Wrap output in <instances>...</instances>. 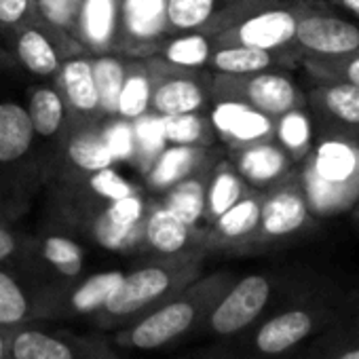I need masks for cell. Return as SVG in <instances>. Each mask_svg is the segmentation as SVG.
Instances as JSON below:
<instances>
[{
    "instance_id": "obj_1",
    "label": "cell",
    "mask_w": 359,
    "mask_h": 359,
    "mask_svg": "<svg viewBox=\"0 0 359 359\" xmlns=\"http://www.w3.org/2000/svg\"><path fill=\"white\" fill-rule=\"evenodd\" d=\"M344 298L346 294L330 283L309 281L248 332L222 340L210 359H287L340 323Z\"/></svg>"
},
{
    "instance_id": "obj_2",
    "label": "cell",
    "mask_w": 359,
    "mask_h": 359,
    "mask_svg": "<svg viewBox=\"0 0 359 359\" xmlns=\"http://www.w3.org/2000/svg\"><path fill=\"white\" fill-rule=\"evenodd\" d=\"M231 271L203 273L193 283L118 327L114 342L129 351H156L199 330L214 302L235 281Z\"/></svg>"
},
{
    "instance_id": "obj_3",
    "label": "cell",
    "mask_w": 359,
    "mask_h": 359,
    "mask_svg": "<svg viewBox=\"0 0 359 359\" xmlns=\"http://www.w3.org/2000/svg\"><path fill=\"white\" fill-rule=\"evenodd\" d=\"M296 171L306 205L319 222L351 214L359 203V140L315 133V144Z\"/></svg>"
},
{
    "instance_id": "obj_4",
    "label": "cell",
    "mask_w": 359,
    "mask_h": 359,
    "mask_svg": "<svg viewBox=\"0 0 359 359\" xmlns=\"http://www.w3.org/2000/svg\"><path fill=\"white\" fill-rule=\"evenodd\" d=\"M208 252L150 258L146 264L123 275L114 296L91 317L100 332H116L158 302L203 275Z\"/></svg>"
},
{
    "instance_id": "obj_5",
    "label": "cell",
    "mask_w": 359,
    "mask_h": 359,
    "mask_svg": "<svg viewBox=\"0 0 359 359\" xmlns=\"http://www.w3.org/2000/svg\"><path fill=\"white\" fill-rule=\"evenodd\" d=\"M304 283L309 281L279 273H250L235 277L224 294L214 302L195 334L220 342L241 336Z\"/></svg>"
},
{
    "instance_id": "obj_6",
    "label": "cell",
    "mask_w": 359,
    "mask_h": 359,
    "mask_svg": "<svg viewBox=\"0 0 359 359\" xmlns=\"http://www.w3.org/2000/svg\"><path fill=\"white\" fill-rule=\"evenodd\" d=\"M317 218L311 214L296 167L279 182L262 191L260 222L252 241L250 254L279 250L300 241L317 229Z\"/></svg>"
},
{
    "instance_id": "obj_7",
    "label": "cell",
    "mask_w": 359,
    "mask_h": 359,
    "mask_svg": "<svg viewBox=\"0 0 359 359\" xmlns=\"http://www.w3.org/2000/svg\"><path fill=\"white\" fill-rule=\"evenodd\" d=\"M137 191L140 187L129 182L116 167H106L76 180L53 182L51 208L62 226L81 235L104 205Z\"/></svg>"
},
{
    "instance_id": "obj_8",
    "label": "cell",
    "mask_w": 359,
    "mask_h": 359,
    "mask_svg": "<svg viewBox=\"0 0 359 359\" xmlns=\"http://www.w3.org/2000/svg\"><path fill=\"white\" fill-rule=\"evenodd\" d=\"M212 100H235L273 118L287 110L306 106L304 91L287 70H264L252 74H212Z\"/></svg>"
},
{
    "instance_id": "obj_9",
    "label": "cell",
    "mask_w": 359,
    "mask_h": 359,
    "mask_svg": "<svg viewBox=\"0 0 359 359\" xmlns=\"http://www.w3.org/2000/svg\"><path fill=\"white\" fill-rule=\"evenodd\" d=\"M315 3L317 0H273L266 7L250 13L235 26L216 34L214 41L216 45H243L266 51H294L292 45L298 20Z\"/></svg>"
},
{
    "instance_id": "obj_10",
    "label": "cell",
    "mask_w": 359,
    "mask_h": 359,
    "mask_svg": "<svg viewBox=\"0 0 359 359\" xmlns=\"http://www.w3.org/2000/svg\"><path fill=\"white\" fill-rule=\"evenodd\" d=\"M152 76L150 112L175 116L189 112H208L212 106V72L177 68L158 55L144 57Z\"/></svg>"
},
{
    "instance_id": "obj_11",
    "label": "cell",
    "mask_w": 359,
    "mask_h": 359,
    "mask_svg": "<svg viewBox=\"0 0 359 359\" xmlns=\"http://www.w3.org/2000/svg\"><path fill=\"white\" fill-rule=\"evenodd\" d=\"M292 49L298 57H340L359 51V22L317 0L298 20Z\"/></svg>"
},
{
    "instance_id": "obj_12",
    "label": "cell",
    "mask_w": 359,
    "mask_h": 359,
    "mask_svg": "<svg viewBox=\"0 0 359 359\" xmlns=\"http://www.w3.org/2000/svg\"><path fill=\"white\" fill-rule=\"evenodd\" d=\"M13 359H118L110 342L97 334L79 336L24 323L7 330Z\"/></svg>"
},
{
    "instance_id": "obj_13",
    "label": "cell",
    "mask_w": 359,
    "mask_h": 359,
    "mask_svg": "<svg viewBox=\"0 0 359 359\" xmlns=\"http://www.w3.org/2000/svg\"><path fill=\"white\" fill-rule=\"evenodd\" d=\"M123 271H102L39 290V319L93 317L118 290Z\"/></svg>"
},
{
    "instance_id": "obj_14",
    "label": "cell",
    "mask_w": 359,
    "mask_h": 359,
    "mask_svg": "<svg viewBox=\"0 0 359 359\" xmlns=\"http://www.w3.org/2000/svg\"><path fill=\"white\" fill-rule=\"evenodd\" d=\"M7 36L18 64L39 79H53L68 57L87 53L72 34L41 20H32L15 28Z\"/></svg>"
},
{
    "instance_id": "obj_15",
    "label": "cell",
    "mask_w": 359,
    "mask_h": 359,
    "mask_svg": "<svg viewBox=\"0 0 359 359\" xmlns=\"http://www.w3.org/2000/svg\"><path fill=\"white\" fill-rule=\"evenodd\" d=\"M148 203L150 199L144 197L142 189L133 195L110 201L91 218L81 235L108 252H140Z\"/></svg>"
},
{
    "instance_id": "obj_16",
    "label": "cell",
    "mask_w": 359,
    "mask_h": 359,
    "mask_svg": "<svg viewBox=\"0 0 359 359\" xmlns=\"http://www.w3.org/2000/svg\"><path fill=\"white\" fill-rule=\"evenodd\" d=\"M55 146L57 152L53 161V182L76 180L93 171L116 165L102 137V121L100 123L70 121Z\"/></svg>"
},
{
    "instance_id": "obj_17",
    "label": "cell",
    "mask_w": 359,
    "mask_h": 359,
    "mask_svg": "<svg viewBox=\"0 0 359 359\" xmlns=\"http://www.w3.org/2000/svg\"><path fill=\"white\" fill-rule=\"evenodd\" d=\"M169 36L165 0H121L114 53L150 57Z\"/></svg>"
},
{
    "instance_id": "obj_18",
    "label": "cell",
    "mask_w": 359,
    "mask_h": 359,
    "mask_svg": "<svg viewBox=\"0 0 359 359\" xmlns=\"http://www.w3.org/2000/svg\"><path fill=\"white\" fill-rule=\"evenodd\" d=\"M22 260L36 271V277L41 279L39 285L49 287L79 279L83 275L85 250L74 237L47 231L39 237H30Z\"/></svg>"
},
{
    "instance_id": "obj_19",
    "label": "cell",
    "mask_w": 359,
    "mask_h": 359,
    "mask_svg": "<svg viewBox=\"0 0 359 359\" xmlns=\"http://www.w3.org/2000/svg\"><path fill=\"white\" fill-rule=\"evenodd\" d=\"M315 133H334L359 140V87L342 83H315L304 91Z\"/></svg>"
},
{
    "instance_id": "obj_20",
    "label": "cell",
    "mask_w": 359,
    "mask_h": 359,
    "mask_svg": "<svg viewBox=\"0 0 359 359\" xmlns=\"http://www.w3.org/2000/svg\"><path fill=\"white\" fill-rule=\"evenodd\" d=\"M262 191H250L231 210L210 222L203 231V250L208 254H237L248 256L252 252V241L260 222Z\"/></svg>"
},
{
    "instance_id": "obj_21",
    "label": "cell",
    "mask_w": 359,
    "mask_h": 359,
    "mask_svg": "<svg viewBox=\"0 0 359 359\" xmlns=\"http://www.w3.org/2000/svg\"><path fill=\"white\" fill-rule=\"evenodd\" d=\"M226 152L216 146H182V144H167L156 158L142 173L148 193L163 195L180 180L189 177L191 173L216 165Z\"/></svg>"
},
{
    "instance_id": "obj_22",
    "label": "cell",
    "mask_w": 359,
    "mask_h": 359,
    "mask_svg": "<svg viewBox=\"0 0 359 359\" xmlns=\"http://www.w3.org/2000/svg\"><path fill=\"white\" fill-rule=\"evenodd\" d=\"M140 252H146L152 258L177 256L187 252H205L203 231L189 226L177 216H173L158 199H154L148 203Z\"/></svg>"
},
{
    "instance_id": "obj_23",
    "label": "cell",
    "mask_w": 359,
    "mask_h": 359,
    "mask_svg": "<svg viewBox=\"0 0 359 359\" xmlns=\"http://www.w3.org/2000/svg\"><path fill=\"white\" fill-rule=\"evenodd\" d=\"M208 114L218 142H222L226 150L271 140L275 133L273 116L235 100H212Z\"/></svg>"
},
{
    "instance_id": "obj_24",
    "label": "cell",
    "mask_w": 359,
    "mask_h": 359,
    "mask_svg": "<svg viewBox=\"0 0 359 359\" xmlns=\"http://www.w3.org/2000/svg\"><path fill=\"white\" fill-rule=\"evenodd\" d=\"M53 85L57 87L70 121L79 123H100V95L93 76V60L89 53H79L68 57L53 76Z\"/></svg>"
},
{
    "instance_id": "obj_25",
    "label": "cell",
    "mask_w": 359,
    "mask_h": 359,
    "mask_svg": "<svg viewBox=\"0 0 359 359\" xmlns=\"http://www.w3.org/2000/svg\"><path fill=\"white\" fill-rule=\"evenodd\" d=\"M226 158L235 165L245 184L254 191H266L285 177L296 165L285 150L271 137L241 148L226 150Z\"/></svg>"
},
{
    "instance_id": "obj_26",
    "label": "cell",
    "mask_w": 359,
    "mask_h": 359,
    "mask_svg": "<svg viewBox=\"0 0 359 359\" xmlns=\"http://www.w3.org/2000/svg\"><path fill=\"white\" fill-rule=\"evenodd\" d=\"M121 0H83L72 36L89 55L114 53Z\"/></svg>"
},
{
    "instance_id": "obj_27",
    "label": "cell",
    "mask_w": 359,
    "mask_h": 359,
    "mask_svg": "<svg viewBox=\"0 0 359 359\" xmlns=\"http://www.w3.org/2000/svg\"><path fill=\"white\" fill-rule=\"evenodd\" d=\"M300 57L294 51H266L243 45H216L208 70L212 74H252L264 70H294Z\"/></svg>"
},
{
    "instance_id": "obj_28",
    "label": "cell",
    "mask_w": 359,
    "mask_h": 359,
    "mask_svg": "<svg viewBox=\"0 0 359 359\" xmlns=\"http://www.w3.org/2000/svg\"><path fill=\"white\" fill-rule=\"evenodd\" d=\"M214 167V165H212ZM212 167H203L189 177L180 180L169 191L163 195H156V199L182 222H187L193 229L205 231V191H208V177Z\"/></svg>"
},
{
    "instance_id": "obj_29",
    "label": "cell",
    "mask_w": 359,
    "mask_h": 359,
    "mask_svg": "<svg viewBox=\"0 0 359 359\" xmlns=\"http://www.w3.org/2000/svg\"><path fill=\"white\" fill-rule=\"evenodd\" d=\"M39 321V285L0 266V330Z\"/></svg>"
},
{
    "instance_id": "obj_30",
    "label": "cell",
    "mask_w": 359,
    "mask_h": 359,
    "mask_svg": "<svg viewBox=\"0 0 359 359\" xmlns=\"http://www.w3.org/2000/svg\"><path fill=\"white\" fill-rule=\"evenodd\" d=\"M26 110L30 114L34 135L43 140H53L55 144L60 142L64 129L70 123L68 108L53 83H41L34 85L28 91V102Z\"/></svg>"
},
{
    "instance_id": "obj_31",
    "label": "cell",
    "mask_w": 359,
    "mask_h": 359,
    "mask_svg": "<svg viewBox=\"0 0 359 359\" xmlns=\"http://www.w3.org/2000/svg\"><path fill=\"white\" fill-rule=\"evenodd\" d=\"M34 127L24 104L0 102V165H11L30 154Z\"/></svg>"
},
{
    "instance_id": "obj_32",
    "label": "cell",
    "mask_w": 359,
    "mask_h": 359,
    "mask_svg": "<svg viewBox=\"0 0 359 359\" xmlns=\"http://www.w3.org/2000/svg\"><path fill=\"white\" fill-rule=\"evenodd\" d=\"M237 0H165L169 34L205 32L212 34L216 22Z\"/></svg>"
},
{
    "instance_id": "obj_33",
    "label": "cell",
    "mask_w": 359,
    "mask_h": 359,
    "mask_svg": "<svg viewBox=\"0 0 359 359\" xmlns=\"http://www.w3.org/2000/svg\"><path fill=\"white\" fill-rule=\"evenodd\" d=\"M252 189L239 175L235 165L226 158V154L212 167L205 191V222H214L226 210H231L239 199H243Z\"/></svg>"
},
{
    "instance_id": "obj_34",
    "label": "cell",
    "mask_w": 359,
    "mask_h": 359,
    "mask_svg": "<svg viewBox=\"0 0 359 359\" xmlns=\"http://www.w3.org/2000/svg\"><path fill=\"white\" fill-rule=\"evenodd\" d=\"M214 49H216L214 36L195 30V32L169 34L161 43V47L154 55H158L161 60H165L167 64L177 66V68L208 70Z\"/></svg>"
},
{
    "instance_id": "obj_35",
    "label": "cell",
    "mask_w": 359,
    "mask_h": 359,
    "mask_svg": "<svg viewBox=\"0 0 359 359\" xmlns=\"http://www.w3.org/2000/svg\"><path fill=\"white\" fill-rule=\"evenodd\" d=\"M150 95H152V76L144 57H127V70L123 89L116 104V116L135 121L150 112Z\"/></svg>"
},
{
    "instance_id": "obj_36",
    "label": "cell",
    "mask_w": 359,
    "mask_h": 359,
    "mask_svg": "<svg viewBox=\"0 0 359 359\" xmlns=\"http://www.w3.org/2000/svg\"><path fill=\"white\" fill-rule=\"evenodd\" d=\"M273 140L285 150V154L298 165L315 144V125L306 106L283 112L275 118Z\"/></svg>"
},
{
    "instance_id": "obj_37",
    "label": "cell",
    "mask_w": 359,
    "mask_h": 359,
    "mask_svg": "<svg viewBox=\"0 0 359 359\" xmlns=\"http://www.w3.org/2000/svg\"><path fill=\"white\" fill-rule=\"evenodd\" d=\"M91 60H93V76L100 95L102 118L116 116V104L125 81L127 57L118 53H104V55H91Z\"/></svg>"
},
{
    "instance_id": "obj_38",
    "label": "cell",
    "mask_w": 359,
    "mask_h": 359,
    "mask_svg": "<svg viewBox=\"0 0 359 359\" xmlns=\"http://www.w3.org/2000/svg\"><path fill=\"white\" fill-rule=\"evenodd\" d=\"M167 144L182 146H216V129L208 112H189L175 116H161Z\"/></svg>"
},
{
    "instance_id": "obj_39",
    "label": "cell",
    "mask_w": 359,
    "mask_h": 359,
    "mask_svg": "<svg viewBox=\"0 0 359 359\" xmlns=\"http://www.w3.org/2000/svg\"><path fill=\"white\" fill-rule=\"evenodd\" d=\"M292 359H359V336L334 327L311 340Z\"/></svg>"
},
{
    "instance_id": "obj_40",
    "label": "cell",
    "mask_w": 359,
    "mask_h": 359,
    "mask_svg": "<svg viewBox=\"0 0 359 359\" xmlns=\"http://www.w3.org/2000/svg\"><path fill=\"white\" fill-rule=\"evenodd\" d=\"M300 66L315 83H342L359 87V51L340 57H302Z\"/></svg>"
},
{
    "instance_id": "obj_41",
    "label": "cell",
    "mask_w": 359,
    "mask_h": 359,
    "mask_svg": "<svg viewBox=\"0 0 359 359\" xmlns=\"http://www.w3.org/2000/svg\"><path fill=\"white\" fill-rule=\"evenodd\" d=\"M135 129V146H137V171H146L148 165L156 158V154L167 146L163 118L154 112H146L144 116L133 121Z\"/></svg>"
},
{
    "instance_id": "obj_42",
    "label": "cell",
    "mask_w": 359,
    "mask_h": 359,
    "mask_svg": "<svg viewBox=\"0 0 359 359\" xmlns=\"http://www.w3.org/2000/svg\"><path fill=\"white\" fill-rule=\"evenodd\" d=\"M102 137L114 158V163H137V146H135V129L133 121L110 116L102 121Z\"/></svg>"
},
{
    "instance_id": "obj_43",
    "label": "cell",
    "mask_w": 359,
    "mask_h": 359,
    "mask_svg": "<svg viewBox=\"0 0 359 359\" xmlns=\"http://www.w3.org/2000/svg\"><path fill=\"white\" fill-rule=\"evenodd\" d=\"M83 0H34L36 18L68 34L74 32Z\"/></svg>"
},
{
    "instance_id": "obj_44",
    "label": "cell",
    "mask_w": 359,
    "mask_h": 359,
    "mask_svg": "<svg viewBox=\"0 0 359 359\" xmlns=\"http://www.w3.org/2000/svg\"><path fill=\"white\" fill-rule=\"evenodd\" d=\"M32 20H39L34 0H0V34H9Z\"/></svg>"
},
{
    "instance_id": "obj_45",
    "label": "cell",
    "mask_w": 359,
    "mask_h": 359,
    "mask_svg": "<svg viewBox=\"0 0 359 359\" xmlns=\"http://www.w3.org/2000/svg\"><path fill=\"white\" fill-rule=\"evenodd\" d=\"M28 243H30L28 235L15 233L7 224H0V266H7L18 258L22 260Z\"/></svg>"
},
{
    "instance_id": "obj_46",
    "label": "cell",
    "mask_w": 359,
    "mask_h": 359,
    "mask_svg": "<svg viewBox=\"0 0 359 359\" xmlns=\"http://www.w3.org/2000/svg\"><path fill=\"white\" fill-rule=\"evenodd\" d=\"M353 336H359V292L355 294H346L344 298V311H342V319L336 325Z\"/></svg>"
},
{
    "instance_id": "obj_47",
    "label": "cell",
    "mask_w": 359,
    "mask_h": 359,
    "mask_svg": "<svg viewBox=\"0 0 359 359\" xmlns=\"http://www.w3.org/2000/svg\"><path fill=\"white\" fill-rule=\"evenodd\" d=\"M327 5H332L334 9H340L344 15L359 22V0H327Z\"/></svg>"
},
{
    "instance_id": "obj_48",
    "label": "cell",
    "mask_w": 359,
    "mask_h": 359,
    "mask_svg": "<svg viewBox=\"0 0 359 359\" xmlns=\"http://www.w3.org/2000/svg\"><path fill=\"white\" fill-rule=\"evenodd\" d=\"M0 359H13L9 338H7V330H0Z\"/></svg>"
},
{
    "instance_id": "obj_49",
    "label": "cell",
    "mask_w": 359,
    "mask_h": 359,
    "mask_svg": "<svg viewBox=\"0 0 359 359\" xmlns=\"http://www.w3.org/2000/svg\"><path fill=\"white\" fill-rule=\"evenodd\" d=\"M0 224H7V203L3 195H0Z\"/></svg>"
},
{
    "instance_id": "obj_50",
    "label": "cell",
    "mask_w": 359,
    "mask_h": 359,
    "mask_svg": "<svg viewBox=\"0 0 359 359\" xmlns=\"http://www.w3.org/2000/svg\"><path fill=\"white\" fill-rule=\"evenodd\" d=\"M348 216H351V220H353V224H355V229L359 231V203H357V205L353 208V212H351Z\"/></svg>"
},
{
    "instance_id": "obj_51",
    "label": "cell",
    "mask_w": 359,
    "mask_h": 359,
    "mask_svg": "<svg viewBox=\"0 0 359 359\" xmlns=\"http://www.w3.org/2000/svg\"><path fill=\"white\" fill-rule=\"evenodd\" d=\"M287 359H292V357H287Z\"/></svg>"
}]
</instances>
